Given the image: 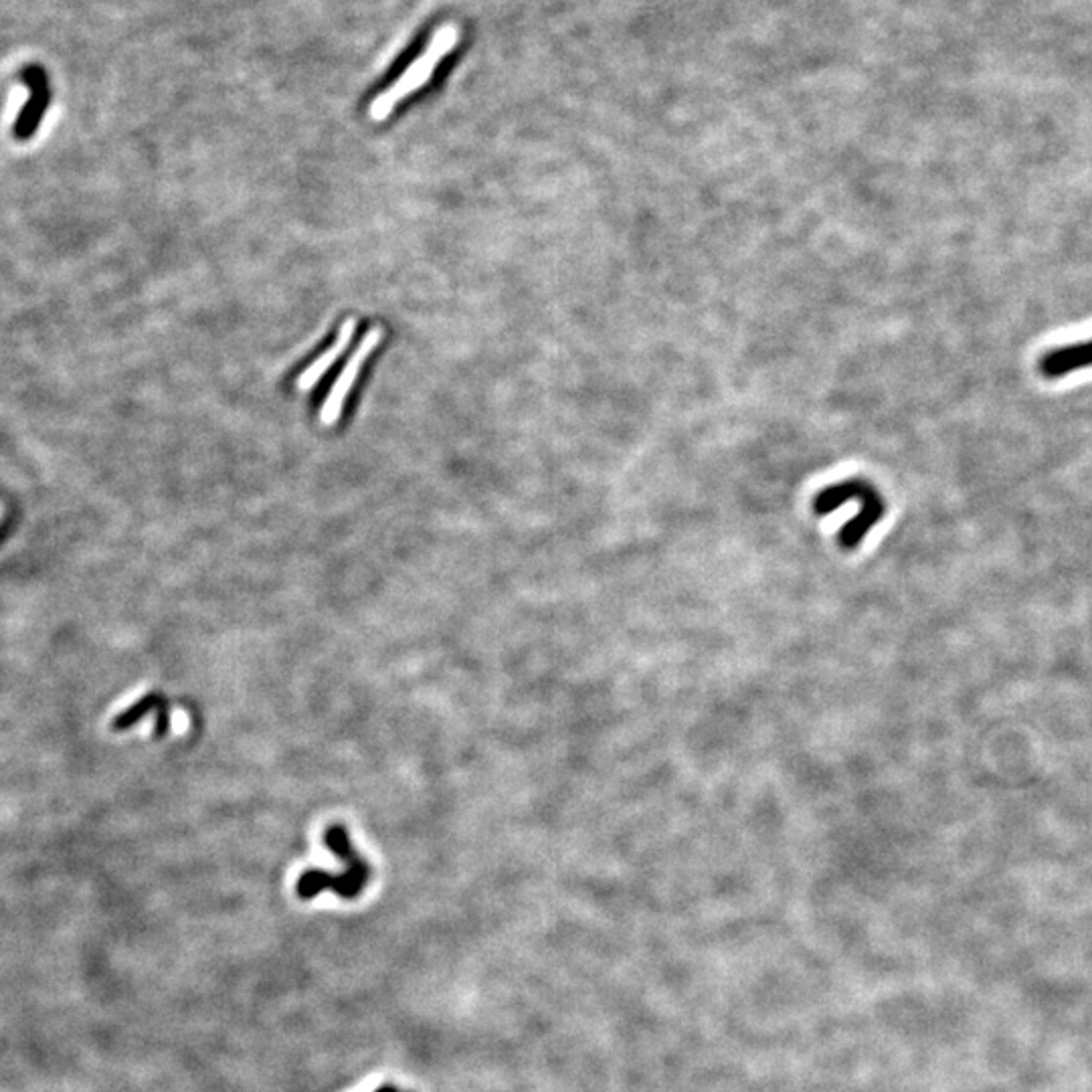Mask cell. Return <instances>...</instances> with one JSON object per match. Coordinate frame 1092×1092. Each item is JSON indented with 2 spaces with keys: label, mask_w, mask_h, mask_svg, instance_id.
I'll return each mask as SVG.
<instances>
[{
  "label": "cell",
  "mask_w": 1092,
  "mask_h": 1092,
  "mask_svg": "<svg viewBox=\"0 0 1092 1092\" xmlns=\"http://www.w3.org/2000/svg\"><path fill=\"white\" fill-rule=\"evenodd\" d=\"M324 844L328 846L332 854H336L346 864V872L336 876L322 870H308L298 878V885H296L298 897L304 901H310L324 891H332L346 901L356 899L366 889L368 878H370V866L366 858H362L356 852L346 828L340 824L326 828Z\"/></svg>",
  "instance_id": "cell-1"
},
{
  "label": "cell",
  "mask_w": 1092,
  "mask_h": 1092,
  "mask_svg": "<svg viewBox=\"0 0 1092 1092\" xmlns=\"http://www.w3.org/2000/svg\"><path fill=\"white\" fill-rule=\"evenodd\" d=\"M385 338V330L381 326H372L368 332H364L362 340L358 342V346L354 348V352L350 354V358L346 360V364L342 366L340 374L336 376V381L332 383L324 403H322V409H320V423L326 425V427H332L338 423V419L342 417V411H344V403L364 366V362L368 360V356L374 352V348L383 342Z\"/></svg>",
  "instance_id": "cell-2"
},
{
  "label": "cell",
  "mask_w": 1092,
  "mask_h": 1092,
  "mask_svg": "<svg viewBox=\"0 0 1092 1092\" xmlns=\"http://www.w3.org/2000/svg\"><path fill=\"white\" fill-rule=\"evenodd\" d=\"M20 79L28 87L30 95H28L26 103L22 105V109L16 115L12 134H14L16 140H28L38 130V125H40V121H43V117H45V113L49 109L51 85H49V77H47L45 69L38 67V65L24 67L20 71Z\"/></svg>",
  "instance_id": "cell-3"
},
{
  "label": "cell",
  "mask_w": 1092,
  "mask_h": 1092,
  "mask_svg": "<svg viewBox=\"0 0 1092 1092\" xmlns=\"http://www.w3.org/2000/svg\"><path fill=\"white\" fill-rule=\"evenodd\" d=\"M1092 366V340L1059 346L1040 356L1038 368L1046 379H1063L1067 374Z\"/></svg>",
  "instance_id": "cell-4"
},
{
  "label": "cell",
  "mask_w": 1092,
  "mask_h": 1092,
  "mask_svg": "<svg viewBox=\"0 0 1092 1092\" xmlns=\"http://www.w3.org/2000/svg\"><path fill=\"white\" fill-rule=\"evenodd\" d=\"M354 332H356V320L354 318H346L338 330V336L334 340V344H330L296 381V387L298 391H312L322 379L324 374L340 360V356L348 350L352 338H354Z\"/></svg>",
  "instance_id": "cell-5"
},
{
  "label": "cell",
  "mask_w": 1092,
  "mask_h": 1092,
  "mask_svg": "<svg viewBox=\"0 0 1092 1092\" xmlns=\"http://www.w3.org/2000/svg\"><path fill=\"white\" fill-rule=\"evenodd\" d=\"M154 712L156 715V725H154V735L158 739H162L168 731H170V719H168V702L160 696V694H148L144 698H140L136 704H132L128 710H123L121 715H117L111 723V729L113 731H128L132 729L134 725H138L146 715Z\"/></svg>",
  "instance_id": "cell-6"
},
{
  "label": "cell",
  "mask_w": 1092,
  "mask_h": 1092,
  "mask_svg": "<svg viewBox=\"0 0 1092 1092\" xmlns=\"http://www.w3.org/2000/svg\"><path fill=\"white\" fill-rule=\"evenodd\" d=\"M374 1092H399V1091H397V1089H395V1087H381V1089H376V1091H374Z\"/></svg>",
  "instance_id": "cell-7"
},
{
  "label": "cell",
  "mask_w": 1092,
  "mask_h": 1092,
  "mask_svg": "<svg viewBox=\"0 0 1092 1092\" xmlns=\"http://www.w3.org/2000/svg\"><path fill=\"white\" fill-rule=\"evenodd\" d=\"M0 538H2V530H0Z\"/></svg>",
  "instance_id": "cell-8"
}]
</instances>
